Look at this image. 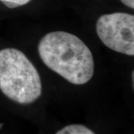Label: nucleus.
Returning a JSON list of instances; mask_svg holds the SVG:
<instances>
[{
  "label": "nucleus",
  "instance_id": "nucleus-5",
  "mask_svg": "<svg viewBox=\"0 0 134 134\" xmlns=\"http://www.w3.org/2000/svg\"><path fill=\"white\" fill-rule=\"evenodd\" d=\"M31 0H0L8 8H15L19 6L26 5Z\"/></svg>",
  "mask_w": 134,
  "mask_h": 134
},
{
  "label": "nucleus",
  "instance_id": "nucleus-4",
  "mask_svg": "<svg viewBox=\"0 0 134 134\" xmlns=\"http://www.w3.org/2000/svg\"><path fill=\"white\" fill-rule=\"evenodd\" d=\"M55 134H96L83 125H70L64 127Z\"/></svg>",
  "mask_w": 134,
  "mask_h": 134
},
{
  "label": "nucleus",
  "instance_id": "nucleus-1",
  "mask_svg": "<svg viewBox=\"0 0 134 134\" xmlns=\"http://www.w3.org/2000/svg\"><path fill=\"white\" fill-rule=\"evenodd\" d=\"M38 53L48 69L72 84H85L94 75L90 49L72 34L52 31L46 34L39 42Z\"/></svg>",
  "mask_w": 134,
  "mask_h": 134
},
{
  "label": "nucleus",
  "instance_id": "nucleus-6",
  "mask_svg": "<svg viewBox=\"0 0 134 134\" xmlns=\"http://www.w3.org/2000/svg\"><path fill=\"white\" fill-rule=\"evenodd\" d=\"M123 4L132 9L134 8V0H120Z\"/></svg>",
  "mask_w": 134,
  "mask_h": 134
},
{
  "label": "nucleus",
  "instance_id": "nucleus-3",
  "mask_svg": "<svg viewBox=\"0 0 134 134\" xmlns=\"http://www.w3.org/2000/svg\"><path fill=\"white\" fill-rule=\"evenodd\" d=\"M96 32L107 47L126 55H134V16L113 13L100 16L96 22Z\"/></svg>",
  "mask_w": 134,
  "mask_h": 134
},
{
  "label": "nucleus",
  "instance_id": "nucleus-7",
  "mask_svg": "<svg viewBox=\"0 0 134 134\" xmlns=\"http://www.w3.org/2000/svg\"><path fill=\"white\" fill-rule=\"evenodd\" d=\"M2 125H3V124H0V129L2 128Z\"/></svg>",
  "mask_w": 134,
  "mask_h": 134
},
{
  "label": "nucleus",
  "instance_id": "nucleus-2",
  "mask_svg": "<svg viewBox=\"0 0 134 134\" xmlns=\"http://www.w3.org/2000/svg\"><path fill=\"white\" fill-rule=\"evenodd\" d=\"M0 90L20 104H31L42 95V82L37 69L16 48L0 51Z\"/></svg>",
  "mask_w": 134,
  "mask_h": 134
}]
</instances>
